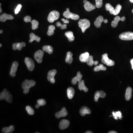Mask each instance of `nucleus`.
Wrapping results in <instances>:
<instances>
[{
    "instance_id": "1",
    "label": "nucleus",
    "mask_w": 133,
    "mask_h": 133,
    "mask_svg": "<svg viewBox=\"0 0 133 133\" xmlns=\"http://www.w3.org/2000/svg\"><path fill=\"white\" fill-rule=\"evenodd\" d=\"M35 85V82L34 80H26L22 83V88L24 89L23 93L27 94L29 93V89Z\"/></svg>"
},
{
    "instance_id": "2",
    "label": "nucleus",
    "mask_w": 133,
    "mask_h": 133,
    "mask_svg": "<svg viewBox=\"0 0 133 133\" xmlns=\"http://www.w3.org/2000/svg\"><path fill=\"white\" fill-rule=\"evenodd\" d=\"M78 26L81 29L82 32L84 33L86 29L89 28L90 26V21L88 19H81L78 22Z\"/></svg>"
},
{
    "instance_id": "3",
    "label": "nucleus",
    "mask_w": 133,
    "mask_h": 133,
    "mask_svg": "<svg viewBox=\"0 0 133 133\" xmlns=\"http://www.w3.org/2000/svg\"><path fill=\"white\" fill-rule=\"evenodd\" d=\"M0 100H5L7 102L9 103H12L13 100V98L12 95L10 94L9 91L6 89H4L2 92H1L0 94Z\"/></svg>"
},
{
    "instance_id": "4",
    "label": "nucleus",
    "mask_w": 133,
    "mask_h": 133,
    "mask_svg": "<svg viewBox=\"0 0 133 133\" xmlns=\"http://www.w3.org/2000/svg\"><path fill=\"white\" fill-rule=\"evenodd\" d=\"M60 16V13L58 11L56 10L51 11L48 16V21L50 23H53L59 18Z\"/></svg>"
},
{
    "instance_id": "5",
    "label": "nucleus",
    "mask_w": 133,
    "mask_h": 133,
    "mask_svg": "<svg viewBox=\"0 0 133 133\" xmlns=\"http://www.w3.org/2000/svg\"><path fill=\"white\" fill-rule=\"evenodd\" d=\"M64 16L66 18H71L72 20H77L80 18V16L77 14H74L72 13L69 11V8L66 9V10L64 12Z\"/></svg>"
},
{
    "instance_id": "6",
    "label": "nucleus",
    "mask_w": 133,
    "mask_h": 133,
    "mask_svg": "<svg viewBox=\"0 0 133 133\" xmlns=\"http://www.w3.org/2000/svg\"><path fill=\"white\" fill-rule=\"evenodd\" d=\"M119 38L123 40H133V32H128L121 33Z\"/></svg>"
},
{
    "instance_id": "7",
    "label": "nucleus",
    "mask_w": 133,
    "mask_h": 133,
    "mask_svg": "<svg viewBox=\"0 0 133 133\" xmlns=\"http://www.w3.org/2000/svg\"><path fill=\"white\" fill-rule=\"evenodd\" d=\"M101 61L102 63L108 66H112L115 65L114 61L109 58L108 54L106 53L103 54L102 55Z\"/></svg>"
},
{
    "instance_id": "8",
    "label": "nucleus",
    "mask_w": 133,
    "mask_h": 133,
    "mask_svg": "<svg viewBox=\"0 0 133 133\" xmlns=\"http://www.w3.org/2000/svg\"><path fill=\"white\" fill-rule=\"evenodd\" d=\"M24 62L27 66V68L30 71H33L34 68L35 64L33 61L29 57H26Z\"/></svg>"
},
{
    "instance_id": "9",
    "label": "nucleus",
    "mask_w": 133,
    "mask_h": 133,
    "mask_svg": "<svg viewBox=\"0 0 133 133\" xmlns=\"http://www.w3.org/2000/svg\"><path fill=\"white\" fill-rule=\"evenodd\" d=\"M57 72V71L55 69L50 70L48 72L47 80L51 83H55L54 77Z\"/></svg>"
},
{
    "instance_id": "10",
    "label": "nucleus",
    "mask_w": 133,
    "mask_h": 133,
    "mask_svg": "<svg viewBox=\"0 0 133 133\" xmlns=\"http://www.w3.org/2000/svg\"><path fill=\"white\" fill-rule=\"evenodd\" d=\"M43 51L41 50H38L35 53L34 58L38 63H41L43 60Z\"/></svg>"
},
{
    "instance_id": "11",
    "label": "nucleus",
    "mask_w": 133,
    "mask_h": 133,
    "mask_svg": "<svg viewBox=\"0 0 133 133\" xmlns=\"http://www.w3.org/2000/svg\"><path fill=\"white\" fill-rule=\"evenodd\" d=\"M18 65V64L17 62H16V61L13 62L12 65L11 70H10V75L11 77H15Z\"/></svg>"
},
{
    "instance_id": "12",
    "label": "nucleus",
    "mask_w": 133,
    "mask_h": 133,
    "mask_svg": "<svg viewBox=\"0 0 133 133\" xmlns=\"http://www.w3.org/2000/svg\"><path fill=\"white\" fill-rule=\"evenodd\" d=\"M70 124V122L68 120L63 119L60 122L59 128L61 130H64L67 128Z\"/></svg>"
},
{
    "instance_id": "13",
    "label": "nucleus",
    "mask_w": 133,
    "mask_h": 133,
    "mask_svg": "<svg viewBox=\"0 0 133 133\" xmlns=\"http://www.w3.org/2000/svg\"><path fill=\"white\" fill-rule=\"evenodd\" d=\"M68 112L65 107H63L61 111L57 112L55 114V116L56 118H60L61 117H63L67 116Z\"/></svg>"
},
{
    "instance_id": "14",
    "label": "nucleus",
    "mask_w": 133,
    "mask_h": 133,
    "mask_svg": "<svg viewBox=\"0 0 133 133\" xmlns=\"http://www.w3.org/2000/svg\"><path fill=\"white\" fill-rule=\"evenodd\" d=\"M26 44L24 42H21L20 43H15L12 45L13 49L14 50H21L22 49L23 47L26 46Z\"/></svg>"
},
{
    "instance_id": "15",
    "label": "nucleus",
    "mask_w": 133,
    "mask_h": 133,
    "mask_svg": "<svg viewBox=\"0 0 133 133\" xmlns=\"http://www.w3.org/2000/svg\"><path fill=\"white\" fill-rule=\"evenodd\" d=\"M84 7L85 10L88 12H90L96 8V6L91 3L89 1H87L84 3Z\"/></svg>"
},
{
    "instance_id": "16",
    "label": "nucleus",
    "mask_w": 133,
    "mask_h": 133,
    "mask_svg": "<svg viewBox=\"0 0 133 133\" xmlns=\"http://www.w3.org/2000/svg\"><path fill=\"white\" fill-rule=\"evenodd\" d=\"M106 94L103 91H97L95 92L94 95V100L95 102H97L98 99L100 98H104L105 97Z\"/></svg>"
},
{
    "instance_id": "17",
    "label": "nucleus",
    "mask_w": 133,
    "mask_h": 133,
    "mask_svg": "<svg viewBox=\"0 0 133 133\" xmlns=\"http://www.w3.org/2000/svg\"><path fill=\"white\" fill-rule=\"evenodd\" d=\"M14 17L12 15H8L6 13H3L0 16V21L1 22H5L7 20H13Z\"/></svg>"
},
{
    "instance_id": "18",
    "label": "nucleus",
    "mask_w": 133,
    "mask_h": 133,
    "mask_svg": "<svg viewBox=\"0 0 133 133\" xmlns=\"http://www.w3.org/2000/svg\"><path fill=\"white\" fill-rule=\"evenodd\" d=\"M103 18L102 16H100L97 18L95 21L94 24L97 28H100L101 26V24L103 22Z\"/></svg>"
},
{
    "instance_id": "19",
    "label": "nucleus",
    "mask_w": 133,
    "mask_h": 133,
    "mask_svg": "<svg viewBox=\"0 0 133 133\" xmlns=\"http://www.w3.org/2000/svg\"><path fill=\"white\" fill-rule=\"evenodd\" d=\"M91 110L86 106L82 107L80 111V114L82 116H84L86 114H91Z\"/></svg>"
},
{
    "instance_id": "20",
    "label": "nucleus",
    "mask_w": 133,
    "mask_h": 133,
    "mask_svg": "<svg viewBox=\"0 0 133 133\" xmlns=\"http://www.w3.org/2000/svg\"><path fill=\"white\" fill-rule=\"evenodd\" d=\"M83 75L81 74L80 71L78 72L77 73V75L76 77L73 78L72 80V83L74 85L77 84V82H79L81 80Z\"/></svg>"
},
{
    "instance_id": "21",
    "label": "nucleus",
    "mask_w": 133,
    "mask_h": 133,
    "mask_svg": "<svg viewBox=\"0 0 133 133\" xmlns=\"http://www.w3.org/2000/svg\"><path fill=\"white\" fill-rule=\"evenodd\" d=\"M89 56L90 55L89 53L88 52H85L81 54L80 55L79 58L80 61L82 63H85L88 60Z\"/></svg>"
},
{
    "instance_id": "22",
    "label": "nucleus",
    "mask_w": 133,
    "mask_h": 133,
    "mask_svg": "<svg viewBox=\"0 0 133 133\" xmlns=\"http://www.w3.org/2000/svg\"><path fill=\"white\" fill-rule=\"evenodd\" d=\"M78 88L80 91L83 90L85 92H87L88 90V88L85 86L83 80H82L78 82Z\"/></svg>"
},
{
    "instance_id": "23",
    "label": "nucleus",
    "mask_w": 133,
    "mask_h": 133,
    "mask_svg": "<svg viewBox=\"0 0 133 133\" xmlns=\"http://www.w3.org/2000/svg\"><path fill=\"white\" fill-rule=\"evenodd\" d=\"M132 89L131 87H128L126 89V91L125 97L126 100H131L132 97Z\"/></svg>"
},
{
    "instance_id": "24",
    "label": "nucleus",
    "mask_w": 133,
    "mask_h": 133,
    "mask_svg": "<svg viewBox=\"0 0 133 133\" xmlns=\"http://www.w3.org/2000/svg\"><path fill=\"white\" fill-rule=\"evenodd\" d=\"M72 55H73V54L71 52L68 51L67 52L66 60H65L66 63L69 64H70L72 63L73 61Z\"/></svg>"
},
{
    "instance_id": "25",
    "label": "nucleus",
    "mask_w": 133,
    "mask_h": 133,
    "mask_svg": "<svg viewBox=\"0 0 133 133\" xmlns=\"http://www.w3.org/2000/svg\"><path fill=\"white\" fill-rule=\"evenodd\" d=\"M75 94V91L74 89L72 87H69L67 89V95L68 98L71 99L73 98Z\"/></svg>"
},
{
    "instance_id": "26",
    "label": "nucleus",
    "mask_w": 133,
    "mask_h": 133,
    "mask_svg": "<svg viewBox=\"0 0 133 133\" xmlns=\"http://www.w3.org/2000/svg\"><path fill=\"white\" fill-rule=\"evenodd\" d=\"M30 39L29 42V43H31L34 40H35L37 42H39L40 41L41 38L38 37L37 35H36L34 33H31L30 34Z\"/></svg>"
},
{
    "instance_id": "27",
    "label": "nucleus",
    "mask_w": 133,
    "mask_h": 133,
    "mask_svg": "<svg viewBox=\"0 0 133 133\" xmlns=\"http://www.w3.org/2000/svg\"><path fill=\"white\" fill-rule=\"evenodd\" d=\"M15 130L14 126L11 125L8 127H4L2 129V132L4 133H12Z\"/></svg>"
},
{
    "instance_id": "28",
    "label": "nucleus",
    "mask_w": 133,
    "mask_h": 133,
    "mask_svg": "<svg viewBox=\"0 0 133 133\" xmlns=\"http://www.w3.org/2000/svg\"><path fill=\"white\" fill-rule=\"evenodd\" d=\"M65 35L68 38L69 41L70 42L73 41L74 40L75 37L74 36L72 32L71 31H68L65 33Z\"/></svg>"
},
{
    "instance_id": "29",
    "label": "nucleus",
    "mask_w": 133,
    "mask_h": 133,
    "mask_svg": "<svg viewBox=\"0 0 133 133\" xmlns=\"http://www.w3.org/2000/svg\"><path fill=\"white\" fill-rule=\"evenodd\" d=\"M112 115L110 116L111 117L112 116H113V117L115 119L117 120L118 119H121L122 117V113L120 111L116 112H115L113 111L112 112Z\"/></svg>"
},
{
    "instance_id": "30",
    "label": "nucleus",
    "mask_w": 133,
    "mask_h": 133,
    "mask_svg": "<svg viewBox=\"0 0 133 133\" xmlns=\"http://www.w3.org/2000/svg\"><path fill=\"white\" fill-rule=\"evenodd\" d=\"M43 49L44 51L46 52L49 54H51L53 52V48L51 46H45L43 47Z\"/></svg>"
},
{
    "instance_id": "31",
    "label": "nucleus",
    "mask_w": 133,
    "mask_h": 133,
    "mask_svg": "<svg viewBox=\"0 0 133 133\" xmlns=\"http://www.w3.org/2000/svg\"><path fill=\"white\" fill-rule=\"evenodd\" d=\"M120 17L119 16H116L115 17L114 20L112 21L111 23V26L113 27H116L117 26L118 22L120 20Z\"/></svg>"
},
{
    "instance_id": "32",
    "label": "nucleus",
    "mask_w": 133,
    "mask_h": 133,
    "mask_svg": "<svg viewBox=\"0 0 133 133\" xmlns=\"http://www.w3.org/2000/svg\"><path fill=\"white\" fill-rule=\"evenodd\" d=\"M106 69V67L105 66H104L102 64H100L99 66H97L94 69V71L95 72L99 71H101V70L105 71Z\"/></svg>"
},
{
    "instance_id": "33",
    "label": "nucleus",
    "mask_w": 133,
    "mask_h": 133,
    "mask_svg": "<svg viewBox=\"0 0 133 133\" xmlns=\"http://www.w3.org/2000/svg\"><path fill=\"white\" fill-rule=\"evenodd\" d=\"M55 28L54 26L53 25H50L49 26L48 32H47V34L49 36L52 35L54 33V30H55Z\"/></svg>"
},
{
    "instance_id": "34",
    "label": "nucleus",
    "mask_w": 133,
    "mask_h": 133,
    "mask_svg": "<svg viewBox=\"0 0 133 133\" xmlns=\"http://www.w3.org/2000/svg\"><path fill=\"white\" fill-rule=\"evenodd\" d=\"M106 9L107 11H109L110 13L112 15H113L115 9L109 3H107L106 4Z\"/></svg>"
},
{
    "instance_id": "35",
    "label": "nucleus",
    "mask_w": 133,
    "mask_h": 133,
    "mask_svg": "<svg viewBox=\"0 0 133 133\" xmlns=\"http://www.w3.org/2000/svg\"><path fill=\"white\" fill-rule=\"evenodd\" d=\"M32 24V29L33 30H35L36 29H37L38 27V21L35 20H33L31 22Z\"/></svg>"
},
{
    "instance_id": "36",
    "label": "nucleus",
    "mask_w": 133,
    "mask_h": 133,
    "mask_svg": "<svg viewBox=\"0 0 133 133\" xmlns=\"http://www.w3.org/2000/svg\"><path fill=\"white\" fill-rule=\"evenodd\" d=\"M122 8V7L121 5L119 4H117L115 9L113 15H118L120 12Z\"/></svg>"
},
{
    "instance_id": "37",
    "label": "nucleus",
    "mask_w": 133,
    "mask_h": 133,
    "mask_svg": "<svg viewBox=\"0 0 133 133\" xmlns=\"http://www.w3.org/2000/svg\"><path fill=\"white\" fill-rule=\"evenodd\" d=\"M26 110L27 113L30 115H33L34 114V109L32 108L30 106H27L26 108Z\"/></svg>"
},
{
    "instance_id": "38",
    "label": "nucleus",
    "mask_w": 133,
    "mask_h": 133,
    "mask_svg": "<svg viewBox=\"0 0 133 133\" xmlns=\"http://www.w3.org/2000/svg\"><path fill=\"white\" fill-rule=\"evenodd\" d=\"M86 63L89 66H91L94 64V61L93 60V57L92 55H90L88 60L86 61Z\"/></svg>"
},
{
    "instance_id": "39",
    "label": "nucleus",
    "mask_w": 133,
    "mask_h": 133,
    "mask_svg": "<svg viewBox=\"0 0 133 133\" xmlns=\"http://www.w3.org/2000/svg\"><path fill=\"white\" fill-rule=\"evenodd\" d=\"M37 103L40 106H41L46 105V102L44 99H39L37 101Z\"/></svg>"
},
{
    "instance_id": "40",
    "label": "nucleus",
    "mask_w": 133,
    "mask_h": 133,
    "mask_svg": "<svg viewBox=\"0 0 133 133\" xmlns=\"http://www.w3.org/2000/svg\"><path fill=\"white\" fill-rule=\"evenodd\" d=\"M96 2V7L98 8H100L103 4V0H95Z\"/></svg>"
},
{
    "instance_id": "41",
    "label": "nucleus",
    "mask_w": 133,
    "mask_h": 133,
    "mask_svg": "<svg viewBox=\"0 0 133 133\" xmlns=\"http://www.w3.org/2000/svg\"><path fill=\"white\" fill-rule=\"evenodd\" d=\"M21 7H22V6H21V4H19L18 5L16 8L15 10V14H17L18 13V12L20 10Z\"/></svg>"
},
{
    "instance_id": "42",
    "label": "nucleus",
    "mask_w": 133,
    "mask_h": 133,
    "mask_svg": "<svg viewBox=\"0 0 133 133\" xmlns=\"http://www.w3.org/2000/svg\"><path fill=\"white\" fill-rule=\"evenodd\" d=\"M32 18H31V17L29 16H26L24 18V21L25 22H31L32 21Z\"/></svg>"
},
{
    "instance_id": "43",
    "label": "nucleus",
    "mask_w": 133,
    "mask_h": 133,
    "mask_svg": "<svg viewBox=\"0 0 133 133\" xmlns=\"http://www.w3.org/2000/svg\"><path fill=\"white\" fill-rule=\"evenodd\" d=\"M66 27H67V25L66 24H62V26L61 27V29H66Z\"/></svg>"
},
{
    "instance_id": "44",
    "label": "nucleus",
    "mask_w": 133,
    "mask_h": 133,
    "mask_svg": "<svg viewBox=\"0 0 133 133\" xmlns=\"http://www.w3.org/2000/svg\"><path fill=\"white\" fill-rule=\"evenodd\" d=\"M56 25L58 27H61L62 24L60 22H57L56 24Z\"/></svg>"
},
{
    "instance_id": "45",
    "label": "nucleus",
    "mask_w": 133,
    "mask_h": 133,
    "mask_svg": "<svg viewBox=\"0 0 133 133\" xmlns=\"http://www.w3.org/2000/svg\"><path fill=\"white\" fill-rule=\"evenodd\" d=\"M125 17H124V16H123V17H122L121 18H120V20H121V21H125Z\"/></svg>"
},
{
    "instance_id": "46",
    "label": "nucleus",
    "mask_w": 133,
    "mask_h": 133,
    "mask_svg": "<svg viewBox=\"0 0 133 133\" xmlns=\"http://www.w3.org/2000/svg\"><path fill=\"white\" fill-rule=\"evenodd\" d=\"M63 22L64 23L68 24L69 23V21L68 20L66 19V20H64V21Z\"/></svg>"
},
{
    "instance_id": "47",
    "label": "nucleus",
    "mask_w": 133,
    "mask_h": 133,
    "mask_svg": "<svg viewBox=\"0 0 133 133\" xmlns=\"http://www.w3.org/2000/svg\"><path fill=\"white\" fill-rule=\"evenodd\" d=\"M131 63L132 65V69H133V58L131 60Z\"/></svg>"
},
{
    "instance_id": "48",
    "label": "nucleus",
    "mask_w": 133,
    "mask_h": 133,
    "mask_svg": "<svg viewBox=\"0 0 133 133\" xmlns=\"http://www.w3.org/2000/svg\"><path fill=\"white\" fill-rule=\"evenodd\" d=\"M98 64V61H94V65H95V66H96V65H97Z\"/></svg>"
},
{
    "instance_id": "49",
    "label": "nucleus",
    "mask_w": 133,
    "mask_h": 133,
    "mask_svg": "<svg viewBox=\"0 0 133 133\" xmlns=\"http://www.w3.org/2000/svg\"><path fill=\"white\" fill-rule=\"evenodd\" d=\"M103 22H104V23H107L108 22V20L107 19H104V20H103Z\"/></svg>"
},
{
    "instance_id": "50",
    "label": "nucleus",
    "mask_w": 133,
    "mask_h": 133,
    "mask_svg": "<svg viewBox=\"0 0 133 133\" xmlns=\"http://www.w3.org/2000/svg\"><path fill=\"white\" fill-rule=\"evenodd\" d=\"M109 133H117V132L115 131H111L109 132Z\"/></svg>"
},
{
    "instance_id": "51",
    "label": "nucleus",
    "mask_w": 133,
    "mask_h": 133,
    "mask_svg": "<svg viewBox=\"0 0 133 133\" xmlns=\"http://www.w3.org/2000/svg\"><path fill=\"white\" fill-rule=\"evenodd\" d=\"M40 106L39 105H38V104H37V105H36L35 106V108H36V109H38V108L40 107Z\"/></svg>"
},
{
    "instance_id": "52",
    "label": "nucleus",
    "mask_w": 133,
    "mask_h": 133,
    "mask_svg": "<svg viewBox=\"0 0 133 133\" xmlns=\"http://www.w3.org/2000/svg\"><path fill=\"white\" fill-rule=\"evenodd\" d=\"M0 12L1 13V12H2V9H1V4L0 3Z\"/></svg>"
},
{
    "instance_id": "53",
    "label": "nucleus",
    "mask_w": 133,
    "mask_h": 133,
    "mask_svg": "<svg viewBox=\"0 0 133 133\" xmlns=\"http://www.w3.org/2000/svg\"><path fill=\"white\" fill-rule=\"evenodd\" d=\"M86 133H92V132H91V131H88L86 132H85Z\"/></svg>"
},
{
    "instance_id": "54",
    "label": "nucleus",
    "mask_w": 133,
    "mask_h": 133,
    "mask_svg": "<svg viewBox=\"0 0 133 133\" xmlns=\"http://www.w3.org/2000/svg\"><path fill=\"white\" fill-rule=\"evenodd\" d=\"M3 33V30H0V34H2V33Z\"/></svg>"
},
{
    "instance_id": "55",
    "label": "nucleus",
    "mask_w": 133,
    "mask_h": 133,
    "mask_svg": "<svg viewBox=\"0 0 133 133\" xmlns=\"http://www.w3.org/2000/svg\"><path fill=\"white\" fill-rule=\"evenodd\" d=\"M129 1L131 3H133V0H129Z\"/></svg>"
},
{
    "instance_id": "56",
    "label": "nucleus",
    "mask_w": 133,
    "mask_h": 133,
    "mask_svg": "<svg viewBox=\"0 0 133 133\" xmlns=\"http://www.w3.org/2000/svg\"><path fill=\"white\" fill-rule=\"evenodd\" d=\"M86 1H87V0H84L83 1V3H85V2H86Z\"/></svg>"
},
{
    "instance_id": "57",
    "label": "nucleus",
    "mask_w": 133,
    "mask_h": 133,
    "mask_svg": "<svg viewBox=\"0 0 133 133\" xmlns=\"http://www.w3.org/2000/svg\"><path fill=\"white\" fill-rule=\"evenodd\" d=\"M65 20V19H64V18H62V19H61V20H62V21H64V20Z\"/></svg>"
},
{
    "instance_id": "58",
    "label": "nucleus",
    "mask_w": 133,
    "mask_h": 133,
    "mask_svg": "<svg viewBox=\"0 0 133 133\" xmlns=\"http://www.w3.org/2000/svg\"><path fill=\"white\" fill-rule=\"evenodd\" d=\"M1 46H2V45H1V44H0V47H1Z\"/></svg>"
},
{
    "instance_id": "59",
    "label": "nucleus",
    "mask_w": 133,
    "mask_h": 133,
    "mask_svg": "<svg viewBox=\"0 0 133 133\" xmlns=\"http://www.w3.org/2000/svg\"><path fill=\"white\" fill-rule=\"evenodd\" d=\"M132 13H133V9L132 10Z\"/></svg>"
}]
</instances>
